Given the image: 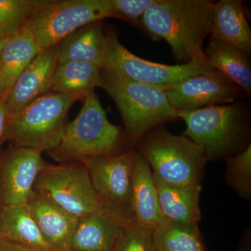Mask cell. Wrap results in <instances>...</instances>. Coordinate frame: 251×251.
<instances>
[{
    "mask_svg": "<svg viewBox=\"0 0 251 251\" xmlns=\"http://www.w3.org/2000/svg\"><path fill=\"white\" fill-rule=\"evenodd\" d=\"M214 2L158 0L140 19L139 29L171 46L179 64L208 62L204 42L210 35Z\"/></svg>",
    "mask_w": 251,
    "mask_h": 251,
    "instance_id": "6da1fadb",
    "label": "cell"
},
{
    "mask_svg": "<svg viewBox=\"0 0 251 251\" xmlns=\"http://www.w3.org/2000/svg\"><path fill=\"white\" fill-rule=\"evenodd\" d=\"M186 124L183 135L204 150L207 161H215L242 151L249 135V105L238 100L227 105L177 112Z\"/></svg>",
    "mask_w": 251,
    "mask_h": 251,
    "instance_id": "7a4b0ae2",
    "label": "cell"
},
{
    "mask_svg": "<svg viewBox=\"0 0 251 251\" xmlns=\"http://www.w3.org/2000/svg\"><path fill=\"white\" fill-rule=\"evenodd\" d=\"M115 101L121 114L128 139L137 143L150 130L164 122L176 120L164 91L100 71V87Z\"/></svg>",
    "mask_w": 251,
    "mask_h": 251,
    "instance_id": "3957f363",
    "label": "cell"
},
{
    "mask_svg": "<svg viewBox=\"0 0 251 251\" xmlns=\"http://www.w3.org/2000/svg\"><path fill=\"white\" fill-rule=\"evenodd\" d=\"M83 103L77 117L67 124L58 145L48 151L59 163L120 153L123 142L121 127L109 121L94 92Z\"/></svg>",
    "mask_w": 251,
    "mask_h": 251,
    "instance_id": "277c9868",
    "label": "cell"
},
{
    "mask_svg": "<svg viewBox=\"0 0 251 251\" xmlns=\"http://www.w3.org/2000/svg\"><path fill=\"white\" fill-rule=\"evenodd\" d=\"M137 143L136 151L159 179L176 186L201 184L207 158L203 149L187 137L156 127Z\"/></svg>",
    "mask_w": 251,
    "mask_h": 251,
    "instance_id": "5b68a950",
    "label": "cell"
},
{
    "mask_svg": "<svg viewBox=\"0 0 251 251\" xmlns=\"http://www.w3.org/2000/svg\"><path fill=\"white\" fill-rule=\"evenodd\" d=\"M78 100L74 96L48 92L10 116L5 140L14 147L51 151L60 142L69 110Z\"/></svg>",
    "mask_w": 251,
    "mask_h": 251,
    "instance_id": "8992f818",
    "label": "cell"
},
{
    "mask_svg": "<svg viewBox=\"0 0 251 251\" xmlns=\"http://www.w3.org/2000/svg\"><path fill=\"white\" fill-rule=\"evenodd\" d=\"M112 18L110 0H39L26 27L39 52L86 25Z\"/></svg>",
    "mask_w": 251,
    "mask_h": 251,
    "instance_id": "52a82bcc",
    "label": "cell"
},
{
    "mask_svg": "<svg viewBox=\"0 0 251 251\" xmlns=\"http://www.w3.org/2000/svg\"><path fill=\"white\" fill-rule=\"evenodd\" d=\"M34 191L64 211L81 218L101 204L87 168L81 161L48 164L38 175Z\"/></svg>",
    "mask_w": 251,
    "mask_h": 251,
    "instance_id": "ba28073f",
    "label": "cell"
},
{
    "mask_svg": "<svg viewBox=\"0 0 251 251\" xmlns=\"http://www.w3.org/2000/svg\"><path fill=\"white\" fill-rule=\"evenodd\" d=\"M107 34L108 44L102 69L164 92L189 77L212 69L209 62L168 65L150 62L126 49L116 33L107 31Z\"/></svg>",
    "mask_w": 251,
    "mask_h": 251,
    "instance_id": "9c48e42d",
    "label": "cell"
},
{
    "mask_svg": "<svg viewBox=\"0 0 251 251\" xmlns=\"http://www.w3.org/2000/svg\"><path fill=\"white\" fill-rule=\"evenodd\" d=\"M165 93L176 112L227 105L247 97L240 87L214 68L186 79Z\"/></svg>",
    "mask_w": 251,
    "mask_h": 251,
    "instance_id": "30bf717a",
    "label": "cell"
},
{
    "mask_svg": "<svg viewBox=\"0 0 251 251\" xmlns=\"http://www.w3.org/2000/svg\"><path fill=\"white\" fill-rule=\"evenodd\" d=\"M134 150L110 156L80 160L102 204L130 209Z\"/></svg>",
    "mask_w": 251,
    "mask_h": 251,
    "instance_id": "8fae6325",
    "label": "cell"
},
{
    "mask_svg": "<svg viewBox=\"0 0 251 251\" xmlns=\"http://www.w3.org/2000/svg\"><path fill=\"white\" fill-rule=\"evenodd\" d=\"M49 163L42 152L13 147L0 155V204H26L39 173Z\"/></svg>",
    "mask_w": 251,
    "mask_h": 251,
    "instance_id": "7c38bea8",
    "label": "cell"
},
{
    "mask_svg": "<svg viewBox=\"0 0 251 251\" xmlns=\"http://www.w3.org/2000/svg\"><path fill=\"white\" fill-rule=\"evenodd\" d=\"M134 221L130 209L100 204L79 218L72 251H112L124 229Z\"/></svg>",
    "mask_w": 251,
    "mask_h": 251,
    "instance_id": "4fadbf2b",
    "label": "cell"
},
{
    "mask_svg": "<svg viewBox=\"0 0 251 251\" xmlns=\"http://www.w3.org/2000/svg\"><path fill=\"white\" fill-rule=\"evenodd\" d=\"M57 46L41 51L23 71L5 97V108L14 115L50 92L58 66Z\"/></svg>",
    "mask_w": 251,
    "mask_h": 251,
    "instance_id": "5bb4252c",
    "label": "cell"
},
{
    "mask_svg": "<svg viewBox=\"0 0 251 251\" xmlns=\"http://www.w3.org/2000/svg\"><path fill=\"white\" fill-rule=\"evenodd\" d=\"M38 228L54 251L72 250L79 218L34 192L27 203Z\"/></svg>",
    "mask_w": 251,
    "mask_h": 251,
    "instance_id": "9a60e30c",
    "label": "cell"
},
{
    "mask_svg": "<svg viewBox=\"0 0 251 251\" xmlns=\"http://www.w3.org/2000/svg\"><path fill=\"white\" fill-rule=\"evenodd\" d=\"M130 209L135 223L154 229L163 222L153 172L148 162L134 150Z\"/></svg>",
    "mask_w": 251,
    "mask_h": 251,
    "instance_id": "2e32d148",
    "label": "cell"
},
{
    "mask_svg": "<svg viewBox=\"0 0 251 251\" xmlns=\"http://www.w3.org/2000/svg\"><path fill=\"white\" fill-rule=\"evenodd\" d=\"M108 44L102 21L86 25L68 35L57 46L58 64L80 62L103 69Z\"/></svg>",
    "mask_w": 251,
    "mask_h": 251,
    "instance_id": "e0dca14e",
    "label": "cell"
},
{
    "mask_svg": "<svg viewBox=\"0 0 251 251\" xmlns=\"http://www.w3.org/2000/svg\"><path fill=\"white\" fill-rule=\"evenodd\" d=\"M210 39L235 46L250 55L251 29L242 1L214 3Z\"/></svg>",
    "mask_w": 251,
    "mask_h": 251,
    "instance_id": "ac0fdd59",
    "label": "cell"
},
{
    "mask_svg": "<svg viewBox=\"0 0 251 251\" xmlns=\"http://www.w3.org/2000/svg\"><path fill=\"white\" fill-rule=\"evenodd\" d=\"M153 179L164 219L179 224H198L201 219V184L176 186L165 182L154 174Z\"/></svg>",
    "mask_w": 251,
    "mask_h": 251,
    "instance_id": "d6986e66",
    "label": "cell"
},
{
    "mask_svg": "<svg viewBox=\"0 0 251 251\" xmlns=\"http://www.w3.org/2000/svg\"><path fill=\"white\" fill-rule=\"evenodd\" d=\"M39 52L35 40L26 25L3 41L0 54V101L4 102L18 76Z\"/></svg>",
    "mask_w": 251,
    "mask_h": 251,
    "instance_id": "ffe728a7",
    "label": "cell"
},
{
    "mask_svg": "<svg viewBox=\"0 0 251 251\" xmlns=\"http://www.w3.org/2000/svg\"><path fill=\"white\" fill-rule=\"evenodd\" d=\"M0 241L54 251L43 237L27 203L0 204Z\"/></svg>",
    "mask_w": 251,
    "mask_h": 251,
    "instance_id": "44dd1931",
    "label": "cell"
},
{
    "mask_svg": "<svg viewBox=\"0 0 251 251\" xmlns=\"http://www.w3.org/2000/svg\"><path fill=\"white\" fill-rule=\"evenodd\" d=\"M204 54L211 67L219 71L251 97V64L249 54L238 48L216 40L209 41Z\"/></svg>",
    "mask_w": 251,
    "mask_h": 251,
    "instance_id": "7402d4cb",
    "label": "cell"
},
{
    "mask_svg": "<svg viewBox=\"0 0 251 251\" xmlns=\"http://www.w3.org/2000/svg\"><path fill=\"white\" fill-rule=\"evenodd\" d=\"M100 68L80 62L58 64L51 85V92L77 97L81 101L100 87Z\"/></svg>",
    "mask_w": 251,
    "mask_h": 251,
    "instance_id": "603a6c76",
    "label": "cell"
},
{
    "mask_svg": "<svg viewBox=\"0 0 251 251\" xmlns=\"http://www.w3.org/2000/svg\"><path fill=\"white\" fill-rule=\"evenodd\" d=\"M198 224L163 220L153 229L155 251H206Z\"/></svg>",
    "mask_w": 251,
    "mask_h": 251,
    "instance_id": "cb8c5ba5",
    "label": "cell"
},
{
    "mask_svg": "<svg viewBox=\"0 0 251 251\" xmlns=\"http://www.w3.org/2000/svg\"><path fill=\"white\" fill-rule=\"evenodd\" d=\"M39 0H0V39L18 32L27 23Z\"/></svg>",
    "mask_w": 251,
    "mask_h": 251,
    "instance_id": "d4e9b609",
    "label": "cell"
},
{
    "mask_svg": "<svg viewBox=\"0 0 251 251\" xmlns=\"http://www.w3.org/2000/svg\"><path fill=\"white\" fill-rule=\"evenodd\" d=\"M226 179L241 198L251 199V143L235 154L227 158Z\"/></svg>",
    "mask_w": 251,
    "mask_h": 251,
    "instance_id": "484cf974",
    "label": "cell"
},
{
    "mask_svg": "<svg viewBox=\"0 0 251 251\" xmlns=\"http://www.w3.org/2000/svg\"><path fill=\"white\" fill-rule=\"evenodd\" d=\"M112 251H155L153 230L133 221L124 229Z\"/></svg>",
    "mask_w": 251,
    "mask_h": 251,
    "instance_id": "4316f807",
    "label": "cell"
},
{
    "mask_svg": "<svg viewBox=\"0 0 251 251\" xmlns=\"http://www.w3.org/2000/svg\"><path fill=\"white\" fill-rule=\"evenodd\" d=\"M158 0H110L112 18H118L139 28L143 15Z\"/></svg>",
    "mask_w": 251,
    "mask_h": 251,
    "instance_id": "83f0119b",
    "label": "cell"
},
{
    "mask_svg": "<svg viewBox=\"0 0 251 251\" xmlns=\"http://www.w3.org/2000/svg\"><path fill=\"white\" fill-rule=\"evenodd\" d=\"M10 115L5 108L4 102L0 101V147L5 141L6 128Z\"/></svg>",
    "mask_w": 251,
    "mask_h": 251,
    "instance_id": "f1b7e54d",
    "label": "cell"
},
{
    "mask_svg": "<svg viewBox=\"0 0 251 251\" xmlns=\"http://www.w3.org/2000/svg\"><path fill=\"white\" fill-rule=\"evenodd\" d=\"M0 251H53L0 241Z\"/></svg>",
    "mask_w": 251,
    "mask_h": 251,
    "instance_id": "f546056e",
    "label": "cell"
},
{
    "mask_svg": "<svg viewBox=\"0 0 251 251\" xmlns=\"http://www.w3.org/2000/svg\"><path fill=\"white\" fill-rule=\"evenodd\" d=\"M251 232L249 231V233L247 232L242 239L239 251H251Z\"/></svg>",
    "mask_w": 251,
    "mask_h": 251,
    "instance_id": "4dcf8cb0",
    "label": "cell"
},
{
    "mask_svg": "<svg viewBox=\"0 0 251 251\" xmlns=\"http://www.w3.org/2000/svg\"><path fill=\"white\" fill-rule=\"evenodd\" d=\"M2 47H3V41L1 40V39H0V54H1V50H2Z\"/></svg>",
    "mask_w": 251,
    "mask_h": 251,
    "instance_id": "1f68e13d",
    "label": "cell"
},
{
    "mask_svg": "<svg viewBox=\"0 0 251 251\" xmlns=\"http://www.w3.org/2000/svg\"></svg>",
    "mask_w": 251,
    "mask_h": 251,
    "instance_id": "d6a6232c",
    "label": "cell"
}]
</instances>
